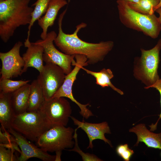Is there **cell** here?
I'll return each mask as SVG.
<instances>
[{
	"label": "cell",
	"instance_id": "4316f807",
	"mask_svg": "<svg viewBox=\"0 0 161 161\" xmlns=\"http://www.w3.org/2000/svg\"><path fill=\"white\" fill-rule=\"evenodd\" d=\"M150 88H154L156 89L159 92L160 95V102L161 107V78L159 79L152 85L145 87V89H148ZM161 119V112L159 115V117L157 122L155 124H151L149 126L151 128L150 130L151 131H154L157 129V124L159 120Z\"/></svg>",
	"mask_w": 161,
	"mask_h": 161
},
{
	"label": "cell",
	"instance_id": "ac0fdd59",
	"mask_svg": "<svg viewBox=\"0 0 161 161\" xmlns=\"http://www.w3.org/2000/svg\"><path fill=\"white\" fill-rule=\"evenodd\" d=\"M30 84L27 83L11 93V101L15 115L27 111Z\"/></svg>",
	"mask_w": 161,
	"mask_h": 161
},
{
	"label": "cell",
	"instance_id": "44dd1931",
	"mask_svg": "<svg viewBox=\"0 0 161 161\" xmlns=\"http://www.w3.org/2000/svg\"><path fill=\"white\" fill-rule=\"evenodd\" d=\"M51 0H37L32 5L34 6L32 13L31 21L28 25L27 39H29L30 30L36 21H38L46 13Z\"/></svg>",
	"mask_w": 161,
	"mask_h": 161
},
{
	"label": "cell",
	"instance_id": "52a82bcc",
	"mask_svg": "<svg viewBox=\"0 0 161 161\" xmlns=\"http://www.w3.org/2000/svg\"><path fill=\"white\" fill-rule=\"evenodd\" d=\"M38 111L50 128L56 126H66L72 113L70 103L63 97L45 100Z\"/></svg>",
	"mask_w": 161,
	"mask_h": 161
},
{
	"label": "cell",
	"instance_id": "5bb4252c",
	"mask_svg": "<svg viewBox=\"0 0 161 161\" xmlns=\"http://www.w3.org/2000/svg\"><path fill=\"white\" fill-rule=\"evenodd\" d=\"M24 45L27 48L26 52L22 55L24 65L22 70V73L26 72L29 67H32L37 69L39 72L43 69V54L44 49L39 45L31 42L29 39L25 40Z\"/></svg>",
	"mask_w": 161,
	"mask_h": 161
},
{
	"label": "cell",
	"instance_id": "30bf717a",
	"mask_svg": "<svg viewBox=\"0 0 161 161\" xmlns=\"http://www.w3.org/2000/svg\"><path fill=\"white\" fill-rule=\"evenodd\" d=\"M66 74L58 65L46 64L37 77L45 100L52 98L60 88L64 81Z\"/></svg>",
	"mask_w": 161,
	"mask_h": 161
},
{
	"label": "cell",
	"instance_id": "5b68a950",
	"mask_svg": "<svg viewBox=\"0 0 161 161\" xmlns=\"http://www.w3.org/2000/svg\"><path fill=\"white\" fill-rule=\"evenodd\" d=\"M74 131L70 127L55 126L45 132L36 142L39 148L46 152H62L74 147Z\"/></svg>",
	"mask_w": 161,
	"mask_h": 161
},
{
	"label": "cell",
	"instance_id": "484cf974",
	"mask_svg": "<svg viewBox=\"0 0 161 161\" xmlns=\"http://www.w3.org/2000/svg\"><path fill=\"white\" fill-rule=\"evenodd\" d=\"M15 150L13 149L6 148L0 145V161H18V157L13 154Z\"/></svg>",
	"mask_w": 161,
	"mask_h": 161
},
{
	"label": "cell",
	"instance_id": "f546056e",
	"mask_svg": "<svg viewBox=\"0 0 161 161\" xmlns=\"http://www.w3.org/2000/svg\"><path fill=\"white\" fill-rule=\"evenodd\" d=\"M120 0L126 2H127V3H129V2L135 3V2H137L140 0Z\"/></svg>",
	"mask_w": 161,
	"mask_h": 161
},
{
	"label": "cell",
	"instance_id": "83f0119b",
	"mask_svg": "<svg viewBox=\"0 0 161 161\" xmlns=\"http://www.w3.org/2000/svg\"><path fill=\"white\" fill-rule=\"evenodd\" d=\"M55 161H61V156L62 154L61 151H57L55 152Z\"/></svg>",
	"mask_w": 161,
	"mask_h": 161
},
{
	"label": "cell",
	"instance_id": "d6a6232c",
	"mask_svg": "<svg viewBox=\"0 0 161 161\" xmlns=\"http://www.w3.org/2000/svg\"></svg>",
	"mask_w": 161,
	"mask_h": 161
},
{
	"label": "cell",
	"instance_id": "603a6c76",
	"mask_svg": "<svg viewBox=\"0 0 161 161\" xmlns=\"http://www.w3.org/2000/svg\"><path fill=\"white\" fill-rule=\"evenodd\" d=\"M30 81L22 80H13L8 78L0 80V92L12 93Z\"/></svg>",
	"mask_w": 161,
	"mask_h": 161
},
{
	"label": "cell",
	"instance_id": "d4e9b609",
	"mask_svg": "<svg viewBox=\"0 0 161 161\" xmlns=\"http://www.w3.org/2000/svg\"><path fill=\"white\" fill-rule=\"evenodd\" d=\"M116 151L117 154L125 161H129L134 153V151L130 149L127 144L118 145Z\"/></svg>",
	"mask_w": 161,
	"mask_h": 161
},
{
	"label": "cell",
	"instance_id": "7c38bea8",
	"mask_svg": "<svg viewBox=\"0 0 161 161\" xmlns=\"http://www.w3.org/2000/svg\"><path fill=\"white\" fill-rule=\"evenodd\" d=\"M7 131L14 137V141L18 145L21 152L18 161H26L31 158H38L43 161H55V155L49 154L40 148L29 142L27 139L21 134L11 127L7 129Z\"/></svg>",
	"mask_w": 161,
	"mask_h": 161
},
{
	"label": "cell",
	"instance_id": "f1b7e54d",
	"mask_svg": "<svg viewBox=\"0 0 161 161\" xmlns=\"http://www.w3.org/2000/svg\"><path fill=\"white\" fill-rule=\"evenodd\" d=\"M158 13L159 14V18L161 23V7H160L157 9L155 11Z\"/></svg>",
	"mask_w": 161,
	"mask_h": 161
},
{
	"label": "cell",
	"instance_id": "ffe728a7",
	"mask_svg": "<svg viewBox=\"0 0 161 161\" xmlns=\"http://www.w3.org/2000/svg\"><path fill=\"white\" fill-rule=\"evenodd\" d=\"M81 69L84 70L87 74L95 78L97 84L103 88L109 86L120 94H123L122 91L116 87L111 82L110 80L113 77L114 75L110 69L103 68L99 72H95L87 69L83 66L82 67Z\"/></svg>",
	"mask_w": 161,
	"mask_h": 161
},
{
	"label": "cell",
	"instance_id": "4fadbf2b",
	"mask_svg": "<svg viewBox=\"0 0 161 161\" xmlns=\"http://www.w3.org/2000/svg\"><path fill=\"white\" fill-rule=\"evenodd\" d=\"M75 125L77 126L78 129L80 128L86 134L89 139V143L87 148L92 149L93 147V141L96 139L103 141L112 147L111 141L105 137L106 134H111L110 127L106 122L100 123H91L86 122L80 121L74 117L71 116Z\"/></svg>",
	"mask_w": 161,
	"mask_h": 161
},
{
	"label": "cell",
	"instance_id": "836d02e7",
	"mask_svg": "<svg viewBox=\"0 0 161 161\" xmlns=\"http://www.w3.org/2000/svg\"></svg>",
	"mask_w": 161,
	"mask_h": 161
},
{
	"label": "cell",
	"instance_id": "e0dca14e",
	"mask_svg": "<svg viewBox=\"0 0 161 161\" xmlns=\"http://www.w3.org/2000/svg\"><path fill=\"white\" fill-rule=\"evenodd\" d=\"M12 93L0 92V123L1 130L10 127L11 122L15 114L11 101Z\"/></svg>",
	"mask_w": 161,
	"mask_h": 161
},
{
	"label": "cell",
	"instance_id": "2e32d148",
	"mask_svg": "<svg viewBox=\"0 0 161 161\" xmlns=\"http://www.w3.org/2000/svg\"><path fill=\"white\" fill-rule=\"evenodd\" d=\"M129 132L134 133L137 140L134 146L143 142L148 147L161 150V132L155 133L148 130L145 124L140 123L130 129Z\"/></svg>",
	"mask_w": 161,
	"mask_h": 161
},
{
	"label": "cell",
	"instance_id": "ba28073f",
	"mask_svg": "<svg viewBox=\"0 0 161 161\" xmlns=\"http://www.w3.org/2000/svg\"><path fill=\"white\" fill-rule=\"evenodd\" d=\"M57 36L55 32L52 31L47 33L44 39L38 40L33 43L43 47V59L46 64L52 63L58 65L67 75L72 70L71 65L75 61V55L66 54L56 48L53 43Z\"/></svg>",
	"mask_w": 161,
	"mask_h": 161
},
{
	"label": "cell",
	"instance_id": "1f68e13d",
	"mask_svg": "<svg viewBox=\"0 0 161 161\" xmlns=\"http://www.w3.org/2000/svg\"></svg>",
	"mask_w": 161,
	"mask_h": 161
},
{
	"label": "cell",
	"instance_id": "d6986e66",
	"mask_svg": "<svg viewBox=\"0 0 161 161\" xmlns=\"http://www.w3.org/2000/svg\"><path fill=\"white\" fill-rule=\"evenodd\" d=\"M45 100L42 89L37 80H34L30 84L27 111H38Z\"/></svg>",
	"mask_w": 161,
	"mask_h": 161
},
{
	"label": "cell",
	"instance_id": "7402d4cb",
	"mask_svg": "<svg viewBox=\"0 0 161 161\" xmlns=\"http://www.w3.org/2000/svg\"><path fill=\"white\" fill-rule=\"evenodd\" d=\"M160 0H140L135 3H127L133 10L146 15L154 14V9L159 4ZM127 3V2H126Z\"/></svg>",
	"mask_w": 161,
	"mask_h": 161
},
{
	"label": "cell",
	"instance_id": "9a60e30c",
	"mask_svg": "<svg viewBox=\"0 0 161 161\" xmlns=\"http://www.w3.org/2000/svg\"><path fill=\"white\" fill-rule=\"evenodd\" d=\"M67 3L66 0H51L45 13L38 20L42 30L40 35L42 39L46 38L48 28L54 24L59 10Z\"/></svg>",
	"mask_w": 161,
	"mask_h": 161
},
{
	"label": "cell",
	"instance_id": "4dcf8cb0",
	"mask_svg": "<svg viewBox=\"0 0 161 161\" xmlns=\"http://www.w3.org/2000/svg\"><path fill=\"white\" fill-rule=\"evenodd\" d=\"M161 7V0H160L159 3L158 5L154 8V10L155 12V10L158 8Z\"/></svg>",
	"mask_w": 161,
	"mask_h": 161
},
{
	"label": "cell",
	"instance_id": "7a4b0ae2",
	"mask_svg": "<svg viewBox=\"0 0 161 161\" xmlns=\"http://www.w3.org/2000/svg\"><path fill=\"white\" fill-rule=\"evenodd\" d=\"M30 0H0V37L7 43L16 30L28 25L34 8L29 6Z\"/></svg>",
	"mask_w": 161,
	"mask_h": 161
},
{
	"label": "cell",
	"instance_id": "cb8c5ba5",
	"mask_svg": "<svg viewBox=\"0 0 161 161\" xmlns=\"http://www.w3.org/2000/svg\"><path fill=\"white\" fill-rule=\"evenodd\" d=\"M78 129L77 128L75 129L74 133L73 136V139L75 140V144L73 148L67 150L70 151H74L78 153L81 157L83 161H101V159L98 158L96 155L89 153H85L79 148L78 145L77 139V131Z\"/></svg>",
	"mask_w": 161,
	"mask_h": 161
},
{
	"label": "cell",
	"instance_id": "277c9868",
	"mask_svg": "<svg viewBox=\"0 0 161 161\" xmlns=\"http://www.w3.org/2000/svg\"><path fill=\"white\" fill-rule=\"evenodd\" d=\"M10 127L27 139L36 142L45 132L50 128L38 110L27 111L15 115Z\"/></svg>",
	"mask_w": 161,
	"mask_h": 161
},
{
	"label": "cell",
	"instance_id": "8fae6325",
	"mask_svg": "<svg viewBox=\"0 0 161 161\" xmlns=\"http://www.w3.org/2000/svg\"><path fill=\"white\" fill-rule=\"evenodd\" d=\"M23 45L21 41H18L9 51L0 52L2 64L0 80L17 77L23 74L24 62L20 55V51Z\"/></svg>",
	"mask_w": 161,
	"mask_h": 161
},
{
	"label": "cell",
	"instance_id": "9c48e42d",
	"mask_svg": "<svg viewBox=\"0 0 161 161\" xmlns=\"http://www.w3.org/2000/svg\"><path fill=\"white\" fill-rule=\"evenodd\" d=\"M75 58L76 59V63L74 68L69 73L66 75L62 85L53 97H63L69 99L78 106L80 109V114L87 119L90 117L94 116L92 111L87 107L90 104L89 103L83 104L77 101L73 95L72 87L77 75L82 67L86 66L88 64L87 62V58L84 55H75Z\"/></svg>",
	"mask_w": 161,
	"mask_h": 161
},
{
	"label": "cell",
	"instance_id": "3957f363",
	"mask_svg": "<svg viewBox=\"0 0 161 161\" xmlns=\"http://www.w3.org/2000/svg\"><path fill=\"white\" fill-rule=\"evenodd\" d=\"M120 20L126 27L142 32L153 38L158 36L161 30V23L154 14L146 15L131 9L127 3L117 0Z\"/></svg>",
	"mask_w": 161,
	"mask_h": 161
},
{
	"label": "cell",
	"instance_id": "8992f818",
	"mask_svg": "<svg viewBox=\"0 0 161 161\" xmlns=\"http://www.w3.org/2000/svg\"><path fill=\"white\" fill-rule=\"evenodd\" d=\"M161 44V39L153 48L148 50L141 49V56L134 69V75L147 86L152 85L160 79L157 70Z\"/></svg>",
	"mask_w": 161,
	"mask_h": 161
},
{
	"label": "cell",
	"instance_id": "6da1fadb",
	"mask_svg": "<svg viewBox=\"0 0 161 161\" xmlns=\"http://www.w3.org/2000/svg\"><path fill=\"white\" fill-rule=\"evenodd\" d=\"M66 8L60 15L58 19V33L54 42L63 53L68 55H83L87 58L89 64H94L103 60L112 49L114 42L111 41H102L98 43H89L80 38L78 35L82 28L87 26L82 22L77 25L74 32L64 33L62 29V22L67 11Z\"/></svg>",
	"mask_w": 161,
	"mask_h": 161
}]
</instances>
